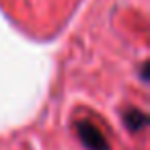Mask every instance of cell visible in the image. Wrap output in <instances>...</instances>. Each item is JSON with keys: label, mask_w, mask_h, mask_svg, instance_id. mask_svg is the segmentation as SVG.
Here are the masks:
<instances>
[{"label": "cell", "mask_w": 150, "mask_h": 150, "mask_svg": "<svg viewBox=\"0 0 150 150\" xmlns=\"http://www.w3.org/2000/svg\"><path fill=\"white\" fill-rule=\"evenodd\" d=\"M123 121H125V125H127L129 132H140V129L146 125L148 117H146L144 111H140V109L134 107V109H127V111L123 113Z\"/></svg>", "instance_id": "obj_2"}, {"label": "cell", "mask_w": 150, "mask_h": 150, "mask_svg": "<svg viewBox=\"0 0 150 150\" xmlns=\"http://www.w3.org/2000/svg\"><path fill=\"white\" fill-rule=\"evenodd\" d=\"M76 132L80 142L84 144V148L88 150H109V142L103 136V132L93 123V121H78L76 123Z\"/></svg>", "instance_id": "obj_1"}]
</instances>
